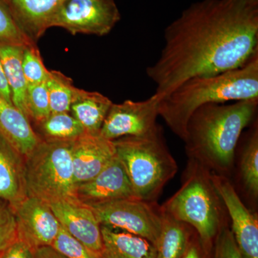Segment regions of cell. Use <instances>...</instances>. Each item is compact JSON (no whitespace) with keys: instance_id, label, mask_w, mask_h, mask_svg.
<instances>
[{"instance_id":"6da1fadb","label":"cell","mask_w":258,"mask_h":258,"mask_svg":"<svg viewBox=\"0 0 258 258\" xmlns=\"http://www.w3.org/2000/svg\"><path fill=\"white\" fill-rule=\"evenodd\" d=\"M164 46L147 75L161 99L181 83L242 67L258 53V0H201L164 30Z\"/></svg>"},{"instance_id":"7a4b0ae2","label":"cell","mask_w":258,"mask_h":258,"mask_svg":"<svg viewBox=\"0 0 258 258\" xmlns=\"http://www.w3.org/2000/svg\"><path fill=\"white\" fill-rule=\"evenodd\" d=\"M225 103H209L190 117L184 142L188 159L214 174H232L236 148L244 129L257 116L258 98Z\"/></svg>"},{"instance_id":"3957f363","label":"cell","mask_w":258,"mask_h":258,"mask_svg":"<svg viewBox=\"0 0 258 258\" xmlns=\"http://www.w3.org/2000/svg\"><path fill=\"white\" fill-rule=\"evenodd\" d=\"M255 98H258V53L238 69L186 80L159 100L158 113L171 132L184 140L190 117L200 107Z\"/></svg>"},{"instance_id":"277c9868","label":"cell","mask_w":258,"mask_h":258,"mask_svg":"<svg viewBox=\"0 0 258 258\" xmlns=\"http://www.w3.org/2000/svg\"><path fill=\"white\" fill-rule=\"evenodd\" d=\"M211 171L188 159L181 186L161 208L195 229L204 247L212 252L214 242L229 217L211 177Z\"/></svg>"},{"instance_id":"5b68a950","label":"cell","mask_w":258,"mask_h":258,"mask_svg":"<svg viewBox=\"0 0 258 258\" xmlns=\"http://www.w3.org/2000/svg\"><path fill=\"white\" fill-rule=\"evenodd\" d=\"M113 142L135 198L157 202L165 185L178 171L160 125L146 135L122 137Z\"/></svg>"},{"instance_id":"8992f818","label":"cell","mask_w":258,"mask_h":258,"mask_svg":"<svg viewBox=\"0 0 258 258\" xmlns=\"http://www.w3.org/2000/svg\"><path fill=\"white\" fill-rule=\"evenodd\" d=\"M73 143L74 141L40 139L25 157L24 179L27 196L47 203L76 198Z\"/></svg>"},{"instance_id":"52a82bcc","label":"cell","mask_w":258,"mask_h":258,"mask_svg":"<svg viewBox=\"0 0 258 258\" xmlns=\"http://www.w3.org/2000/svg\"><path fill=\"white\" fill-rule=\"evenodd\" d=\"M87 205L101 226L140 236L157 246L163 220L157 202L132 198Z\"/></svg>"},{"instance_id":"ba28073f","label":"cell","mask_w":258,"mask_h":258,"mask_svg":"<svg viewBox=\"0 0 258 258\" xmlns=\"http://www.w3.org/2000/svg\"><path fill=\"white\" fill-rule=\"evenodd\" d=\"M115 0H63L50 22L72 35L104 36L120 21Z\"/></svg>"},{"instance_id":"9c48e42d","label":"cell","mask_w":258,"mask_h":258,"mask_svg":"<svg viewBox=\"0 0 258 258\" xmlns=\"http://www.w3.org/2000/svg\"><path fill=\"white\" fill-rule=\"evenodd\" d=\"M159 99L155 95L142 101L126 100L113 103L103 122L100 135L108 140L140 137L157 128Z\"/></svg>"},{"instance_id":"30bf717a","label":"cell","mask_w":258,"mask_h":258,"mask_svg":"<svg viewBox=\"0 0 258 258\" xmlns=\"http://www.w3.org/2000/svg\"><path fill=\"white\" fill-rule=\"evenodd\" d=\"M211 177L231 220V231L242 257L258 258L257 214L244 205L229 178L214 173Z\"/></svg>"},{"instance_id":"8fae6325","label":"cell","mask_w":258,"mask_h":258,"mask_svg":"<svg viewBox=\"0 0 258 258\" xmlns=\"http://www.w3.org/2000/svg\"><path fill=\"white\" fill-rule=\"evenodd\" d=\"M13 210L18 239L34 249L52 245L61 226L49 203L27 196Z\"/></svg>"},{"instance_id":"7c38bea8","label":"cell","mask_w":258,"mask_h":258,"mask_svg":"<svg viewBox=\"0 0 258 258\" xmlns=\"http://www.w3.org/2000/svg\"><path fill=\"white\" fill-rule=\"evenodd\" d=\"M61 227L93 252L103 255L101 225L92 209L77 198L49 203Z\"/></svg>"},{"instance_id":"4fadbf2b","label":"cell","mask_w":258,"mask_h":258,"mask_svg":"<svg viewBox=\"0 0 258 258\" xmlns=\"http://www.w3.org/2000/svg\"><path fill=\"white\" fill-rule=\"evenodd\" d=\"M75 195L86 204L135 198L124 167L117 156L92 179L76 185Z\"/></svg>"},{"instance_id":"5bb4252c","label":"cell","mask_w":258,"mask_h":258,"mask_svg":"<svg viewBox=\"0 0 258 258\" xmlns=\"http://www.w3.org/2000/svg\"><path fill=\"white\" fill-rule=\"evenodd\" d=\"M115 156L113 141L100 134L86 133L74 141L72 158L76 186L96 176Z\"/></svg>"},{"instance_id":"9a60e30c","label":"cell","mask_w":258,"mask_h":258,"mask_svg":"<svg viewBox=\"0 0 258 258\" xmlns=\"http://www.w3.org/2000/svg\"><path fill=\"white\" fill-rule=\"evenodd\" d=\"M17 26L32 42L50 28V22L63 0H5Z\"/></svg>"},{"instance_id":"2e32d148","label":"cell","mask_w":258,"mask_h":258,"mask_svg":"<svg viewBox=\"0 0 258 258\" xmlns=\"http://www.w3.org/2000/svg\"><path fill=\"white\" fill-rule=\"evenodd\" d=\"M25 158L0 135V200L14 209L26 198Z\"/></svg>"},{"instance_id":"e0dca14e","label":"cell","mask_w":258,"mask_h":258,"mask_svg":"<svg viewBox=\"0 0 258 258\" xmlns=\"http://www.w3.org/2000/svg\"><path fill=\"white\" fill-rule=\"evenodd\" d=\"M0 135L24 158L40 142L28 118L13 104L0 96Z\"/></svg>"},{"instance_id":"ac0fdd59","label":"cell","mask_w":258,"mask_h":258,"mask_svg":"<svg viewBox=\"0 0 258 258\" xmlns=\"http://www.w3.org/2000/svg\"><path fill=\"white\" fill-rule=\"evenodd\" d=\"M250 128L242 134L239 149V179L247 198L257 203L258 198V124L254 120Z\"/></svg>"},{"instance_id":"d6986e66","label":"cell","mask_w":258,"mask_h":258,"mask_svg":"<svg viewBox=\"0 0 258 258\" xmlns=\"http://www.w3.org/2000/svg\"><path fill=\"white\" fill-rule=\"evenodd\" d=\"M104 258H157L155 245L147 239L101 226Z\"/></svg>"},{"instance_id":"ffe728a7","label":"cell","mask_w":258,"mask_h":258,"mask_svg":"<svg viewBox=\"0 0 258 258\" xmlns=\"http://www.w3.org/2000/svg\"><path fill=\"white\" fill-rule=\"evenodd\" d=\"M112 104L113 102L101 93L78 88L70 113L79 120L86 133L98 134Z\"/></svg>"},{"instance_id":"44dd1931","label":"cell","mask_w":258,"mask_h":258,"mask_svg":"<svg viewBox=\"0 0 258 258\" xmlns=\"http://www.w3.org/2000/svg\"><path fill=\"white\" fill-rule=\"evenodd\" d=\"M24 47L0 42V60L11 91L13 103L27 117L25 95L28 86L22 64Z\"/></svg>"},{"instance_id":"7402d4cb","label":"cell","mask_w":258,"mask_h":258,"mask_svg":"<svg viewBox=\"0 0 258 258\" xmlns=\"http://www.w3.org/2000/svg\"><path fill=\"white\" fill-rule=\"evenodd\" d=\"M162 212V227L156 246L157 258H181L196 231L163 210Z\"/></svg>"},{"instance_id":"603a6c76","label":"cell","mask_w":258,"mask_h":258,"mask_svg":"<svg viewBox=\"0 0 258 258\" xmlns=\"http://www.w3.org/2000/svg\"><path fill=\"white\" fill-rule=\"evenodd\" d=\"M35 125L42 135L40 139L43 140L75 141L86 133L83 125L70 112L51 113Z\"/></svg>"},{"instance_id":"cb8c5ba5","label":"cell","mask_w":258,"mask_h":258,"mask_svg":"<svg viewBox=\"0 0 258 258\" xmlns=\"http://www.w3.org/2000/svg\"><path fill=\"white\" fill-rule=\"evenodd\" d=\"M51 113L70 112L78 88L72 79L57 71H50L46 81Z\"/></svg>"},{"instance_id":"d4e9b609","label":"cell","mask_w":258,"mask_h":258,"mask_svg":"<svg viewBox=\"0 0 258 258\" xmlns=\"http://www.w3.org/2000/svg\"><path fill=\"white\" fill-rule=\"evenodd\" d=\"M27 117L35 124L40 123L51 113L46 83L28 86L25 95Z\"/></svg>"},{"instance_id":"484cf974","label":"cell","mask_w":258,"mask_h":258,"mask_svg":"<svg viewBox=\"0 0 258 258\" xmlns=\"http://www.w3.org/2000/svg\"><path fill=\"white\" fill-rule=\"evenodd\" d=\"M22 64L27 86L46 83L50 71L43 63L37 44L24 47Z\"/></svg>"},{"instance_id":"4316f807","label":"cell","mask_w":258,"mask_h":258,"mask_svg":"<svg viewBox=\"0 0 258 258\" xmlns=\"http://www.w3.org/2000/svg\"><path fill=\"white\" fill-rule=\"evenodd\" d=\"M51 246L66 258H104L76 240L62 227Z\"/></svg>"},{"instance_id":"83f0119b","label":"cell","mask_w":258,"mask_h":258,"mask_svg":"<svg viewBox=\"0 0 258 258\" xmlns=\"http://www.w3.org/2000/svg\"><path fill=\"white\" fill-rule=\"evenodd\" d=\"M0 42L28 46L32 42L20 31L10 14L5 0H0Z\"/></svg>"},{"instance_id":"f1b7e54d","label":"cell","mask_w":258,"mask_h":258,"mask_svg":"<svg viewBox=\"0 0 258 258\" xmlns=\"http://www.w3.org/2000/svg\"><path fill=\"white\" fill-rule=\"evenodd\" d=\"M18 239V227L14 210L0 200V254Z\"/></svg>"},{"instance_id":"f546056e","label":"cell","mask_w":258,"mask_h":258,"mask_svg":"<svg viewBox=\"0 0 258 258\" xmlns=\"http://www.w3.org/2000/svg\"><path fill=\"white\" fill-rule=\"evenodd\" d=\"M212 258H243L234 239L229 222L222 226L212 248Z\"/></svg>"},{"instance_id":"4dcf8cb0","label":"cell","mask_w":258,"mask_h":258,"mask_svg":"<svg viewBox=\"0 0 258 258\" xmlns=\"http://www.w3.org/2000/svg\"><path fill=\"white\" fill-rule=\"evenodd\" d=\"M1 258H35V249L18 238L2 253Z\"/></svg>"},{"instance_id":"1f68e13d","label":"cell","mask_w":258,"mask_h":258,"mask_svg":"<svg viewBox=\"0 0 258 258\" xmlns=\"http://www.w3.org/2000/svg\"><path fill=\"white\" fill-rule=\"evenodd\" d=\"M212 252L206 250L196 232L181 258H212Z\"/></svg>"},{"instance_id":"d6a6232c","label":"cell","mask_w":258,"mask_h":258,"mask_svg":"<svg viewBox=\"0 0 258 258\" xmlns=\"http://www.w3.org/2000/svg\"><path fill=\"white\" fill-rule=\"evenodd\" d=\"M0 96L3 97L4 99L9 102V103H13L11 91H10L9 85H8V81H7L6 77H5L4 69H3L1 60H0Z\"/></svg>"},{"instance_id":"836d02e7","label":"cell","mask_w":258,"mask_h":258,"mask_svg":"<svg viewBox=\"0 0 258 258\" xmlns=\"http://www.w3.org/2000/svg\"><path fill=\"white\" fill-rule=\"evenodd\" d=\"M35 258H66L52 246H45L35 249Z\"/></svg>"},{"instance_id":"e575fe53","label":"cell","mask_w":258,"mask_h":258,"mask_svg":"<svg viewBox=\"0 0 258 258\" xmlns=\"http://www.w3.org/2000/svg\"><path fill=\"white\" fill-rule=\"evenodd\" d=\"M2 254H0V258H1Z\"/></svg>"}]
</instances>
